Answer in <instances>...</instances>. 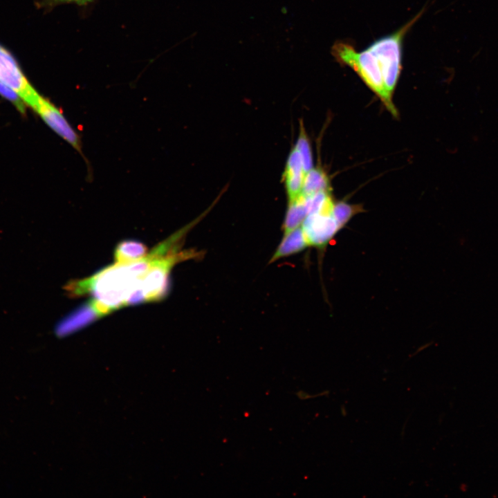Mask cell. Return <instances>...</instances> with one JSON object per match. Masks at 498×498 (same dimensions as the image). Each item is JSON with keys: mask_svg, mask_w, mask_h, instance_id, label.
Wrapping results in <instances>:
<instances>
[{"mask_svg": "<svg viewBox=\"0 0 498 498\" xmlns=\"http://www.w3.org/2000/svg\"><path fill=\"white\" fill-rule=\"evenodd\" d=\"M307 214L304 197L302 194L298 199L288 202L287 210L282 224L283 235L301 226Z\"/></svg>", "mask_w": 498, "mask_h": 498, "instance_id": "cell-9", "label": "cell"}, {"mask_svg": "<svg viewBox=\"0 0 498 498\" xmlns=\"http://www.w3.org/2000/svg\"><path fill=\"white\" fill-rule=\"evenodd\" d=\"M0 95L13 104L22 113L26 111L25 103L21 97L10 87L0 81Z\"/></svg>", "mask_w": 498, "mask_h": 498, "instance_id": "cell-14", "label": "cell"}, {"mask_svg": "<svg viewBox=\"0 0 498 498\" xmlns=\"http://www.w3.org/2000/svg\"><path fill=\"white\" fill-rule=\"evenodd\" d=\"M33 109L50 129L84 158L79 135L57 107L42 95Z\"/></svg>", "mask_w": 498, "mask_h": 498, "instance_id": "cell-4", "label": "cell"}, {"mask_svg": "<svg viewBox=\"0 0 498 498\" xmlns=\"http://www.w3.org/2000/svg\"><path fill=\"white\" fill-rule=\"evenodd\" d=\"M148 253L146 246L138 241L124 240L119 243L115 250L117 263H128L145 257Z\"/></svg>", "mask_w": 498, "mask_h": 498, "instance_id": "cell-10", "label": "cell"}, {"mask_svg": "<svg viewBox=\"0 0 498 498\" xmlns=\"http://www.w3.org/2000/svg\"><path fill=\"white\" fill-rule=\"evenodd\" d=\"M0 81L13 89L32 109L42 96L28 81L13 55L1 44Z\"/></svg>", "mask_w": 498, "mask_h": 498, "instance_id": "cell-3", "label": "cell"}, {"mask_svg": "<svg viewBox=\"0 0 498 498\" xmlns=\"http://www.w3.org/2000/svg\"><path fill=\"white\" fill-rule=\"evenodd\" d=\"M305 174L302 158L294 146L289 153L283 174L288 202L302 195Z\"/></svg>", "mask_w": 498, "mask_h": 498, "instance_id": "cell-6", "label": "cell"}, {"mask_svg": "<svg viewBox=\"0 0 498 498\" xmlns=\"http://www.w3.org/2000/svg\"><path fill=\"white\" fill-rule=\"evenodd\" d=\"M295 147L300 154L303 167L305 173H306L313 167V157L309 139L302 122L300 124L299 134Z\"/></svg>", "mask_w": 498, "mask_h": 498, "instance_id": "cell-13", "label": "cell"}, {"mask_svg": "<svg viewBox=\"0 0 498 498\" xmlns=\"http://www.w3.org/2000/svg\"><path fill=\"white\" fill-rule=\"evenodd\" d=\"M363 211L361 205H351L344 201L334 203L333 215L342 229L356 214Z\"/></svg>", "mask_w": 498, "mask_h": 498, "instance_id": "cell-12", "label": "cell"}, {"mask_svg": "<svg viewBox=\"0 0 498 498\" xmlns=\"http://www.w3.org/2000/svg\"><path fill=\"white\" fill-rule=\"evenodd\" d=\"M100 317L89 301L59 322L55 329V334L58 337H64L86 326Z\"/></svg>", "mask_w": 498, "mask_h": 498, "instance_id": "cell-7", "label": "cell"}, {"mask_svg": "<svg viewBox=\"0 0 498 498\" xmlns=\"http://www.w3.org/2000/svg\"><path fill=\"white\" fill-rule=\"evenodd\" d=\"M309 247L324 248L340 230L333 212H321L308 214L301 225Z\"/></svg>", "mask_w": 498, "mask_h": 498, "instance_id": "cell-5", "label": "cell"}, {"mask_svg": "<svg viewBox=\"0 0 498 498\" xmlns=\"http://www.w3.org/2000/svg\"><path fill=\"white\" fill-rule=\"evenodd\" d=\"M423 13L421 10L396 31L375 40L361 51L342 41H338L332 47L336 61L352 68L396 116L392 94L402 68L403 40Z\"/></svg>", "mask_w": 498, "mask_h": 498, "instance_id": "cell-1", "label": "cell"}, {"mask_svg": "<svg viewBox=\"0 0 498 498\" xmlns=\"http://www.w3.org/2000/svg\"><path fill=\"white\" fill-rule=\"evenodd\" d=\"M329 179L322 169L312 168L305 174L302 192L304 196L311 195L319 192H331Z\"/></svg>", "mask_w": 498, "mask_h": 498, "instance_id": "cell-11", "label": "cell"}, {"mask_svg": "<svg viewBox=\"0 0 498 498\" xmlns=\"http://www.w3.org/2000/svg\"><path fill=\"white\" fill-rule=\"evenodd\" d=\"M93 0H42L39 5L40 8L50 10L55 6L64 3H76L79 6H85Z\"/></svg>", "mask_w": 498, "mask_h": 498, "instance_id": "cell-15", "label": "cell"}, {"mask_svg": "<svg viewBox=\"0 0 498 498\" xmlns=\"http://www.w3.org/2000/svg\"><path fill=\"white\" fill-rule=\"evenodd\" d=\"M309 247L301 226L284 234L269 264L302 252Z\"/></svg>", "mask_w": 498, "mask_h": 498, "instance_id": "cell-8", "label": "cell"}, {"mask_svg": "<svg viewBox=\"0 0 498 498\" xmlns=\"http://www.w3.org/2000/svg\"><path fill=\"white\" fill-rule=\"evenodd\" d=\"M172 247L165 239L142 259L116 262L89 277L68 283L64 288L71 297L92 295L91 303L100 317L124 306L146 302L145 278L156 259Z\"/></svg>", "mask_w": 498, "mask_h": 498, "instance_id": "cell-2", "label": "cell"}]
</instances>
